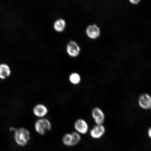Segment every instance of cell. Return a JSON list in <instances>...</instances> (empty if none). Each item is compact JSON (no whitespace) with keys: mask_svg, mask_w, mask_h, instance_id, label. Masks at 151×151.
Returning <instances> with one entry per match:
<instances>
[{"mask_svg":"<svg viewBox=\"0 0 151 151\" xmlns=\"http://www.w3.org/2000/svg\"><path fill=\"white\" fill-rule=\"evenodd\" d=\"M14 138L17 145L20 147H24L27 146L31 139V133L25 128H17L14 132Z\"/></svg>","mask_w":151,"mask_h":151,"instance_id":"cell-1","label":"cell"},{"mask_svg":"<svg viewBox=\"0 0 151 151\" xmlns=\"http://www.w3.org/2000/svg\"><path fill=\"white\" fill-rule=\"evenodd\" d=\"M34 127L37 134L43 136L51 131L52 126L50 120L44 118L37 119L35 123Z\"/></svg>","mask_w":151,"mask_h":151,"instance_id":"cell-2","label":"cell"},{"mask_svg":"<svg viewBox=\"0 0 151 151\" xmlns=\"http://www.w3.org/2000/svg\"><path fill=\"white\" fill-rule=\"evenodd\" d=\"M75 131L81 135H86L89 130V126L86 121L82 118L75 120L73 124Z\"/></svg>","mask_w":151,"mask_h":151,"instance_id":"cell-3","label":"cell"},{"mask_svg":"<svg viewBox=\"0 0 151 151\" xmlns=\"http://www.w3.org/2000/svg\"><path fill=\"white\" fill-rule=\"evenodd\" d=\"M91 115L96 125H103L105 117L104 113L101 108L94 107L91 111Z\"/></svg>","mask_w":151,"mask_h":151,"instance_id":"cell-4","label":"cell"},{"mask_svg":"<svg viewBox=\"0 0 151 151\" xmlns=\"http://www.w3.org/2000/svg\"><path fill=\"white\" fill-rule=\"evenodd\" d=\"M138 104L141 109L147 110L151 108V96L148 93H143L139 96Z\"/></svg>","mask_w":151,"mask_h":151,"instance_id":"cell-5","label":"cell"},{"mask_svg":"<svg viewBox=\"0 0 151 151\" xmlns=\"http://www.w3.org/2000/svg\"><path fill=\"white\" fill-rule=\"evenodd\" d=\"M33 114L39 118H44L49 112L48 107L44 104L39 103L35 105L32 109Z\"/></svg>","mask_w":151,"mask_h":151,"instance_id":"cell-6","label":"cell"},{"mask_svg":"<svg viewBox=\"0 0 151 151\" xmlns=\"http://www.w3.org/2000/svg\"><path fill=\"white\" fill-rule=\"evenodd\" d=\"M106 131V128L104 125H96L94 126L90 131L91 137L94 139H99L105 135Z\"/></svg>","mask_w":151,"mask_h":151,"instance_id":"cell-7","label":"cell"},{"mask_svg":"<svg viewBox=\"0 0 151 151\" xmlns=\"http://www.w3.org/2000/svg\"><path fill=\"white\" fill-rule=\"evenodd\" d=\"M67 49L68 54L72 57L77 56L80 51V47L76 42L73 41H70L68 43Z\"/></svg>","mask_w":151,"mask_h":151,"instance_id":"cell-8","label":"cell"},{"mask_svg":"<svg viewBox=\"0 0 151 151\" xmlns=\"http://www.w3.org/2000/svg\"><path fill=\"white\" fill-rule=\"evenodd\" d=\"M86 32L88 37L93 39L97 38L100 35L99 28L95 24L88 26L87 28Z\"/></svg>","mask_w":151,"mask_h":151,"instance_id":"cell-9","label":"cell"},{"mask_svg":"<svg viewBox=\"0 0 151 151\" xmlns=\"http://www.w3.org/2000/svg\"><path fill=\"white\" fill-rule=\"evenodd\" d=\"M11 73L10 68L6 64L0 65V79L5 80L9 76Z\"/></svg>","mask_w":151,"mask_h":151,"instance_id":"cell-10","label":"cell"},{"mask_svg":"<svg viewBox=\"0 0 151 151\" xmlns=\"http://www.w3.org/2000/svg\"><path fill=\"white\" fill-rule=\"evenodd\" d=\"M62 141L65 146L68 147H72V137L71 133H66L62 137Z\"/></svg>","mask_w":151,"mask_h":151,"instance_id":"cell-11","label":"cell"},{"mask_svg":"<svg viewBox=\"0 0 151 151\" xmlns=\"http://www.w3.org/2000/svg\"><path fill=\"white\" fill-rule=\"evenodd\" d=\"M65 22L63 19H60L56 21L54 25V29L57 31H63L65 28Z\"/></svg>","mask_w":151,"mask_h":151,"instance_id":"cell-12","label":"cell"},{"mask_svg":"<svg viewBox=\"0 0 151 151\" xmlns=\"http://www.w3.org/2000/svg\"><path fill=\"white\" fill-rule=\"evenodd\" d=\"M70 82L73 85H78L80 84L81 81L80 75L78 73H73L69 77Z\"/></svg>","mask_w":151,"mask_h":151,"instance_id":"cell-13","label":"cell"},{"mask_svg":"<svg viewBox=\"0 0 151 151\" xmlns=\"http://www.w3.org/2000/svg\"><path fill=\"white\" fill-rule=\"evenodd\" d=\"M72 137V147L76 146L80 142L82 139L81 135L76 131H73L70 133Z\"/></svg>","mask_w":151,"mask_h":151,"instance_id":"cell-14","label":"cell"},{"mask_svg":"<svg viewBox=\"0 0 151 151\" xmlns=\"http://www.w3.org/2000/svg\"><path fill=\"white\" fill-rule=\"evenodd\" d=\"M147 133H148L149 137L151 139V126L149 128L148 132H147Z\"/></svg>","mask_w":151,"mask_h":151,"instance_id":"cell-15","label":"cell"},{"mask_svg":"<svg viewBox=\"0 0 151 151\" xmlns=\"http://www.w3.org/2000/svg\"><path fill=\"white\" fill-rule=\"evenodd\" d=\"M130 1L132 3L134 4H137L138 3L139 1H139V0H137V1Z\"/></svg>","mask_w":151,"mask_h":151,"instance_id":"cell-16","label":"cell"},{"mask_svg":"<svg viewBox=\"0 0 151 151\" xmlns=\"http://www.w3.org/2000/svg\"><path fill=\"white\" fill-rule=\"evenodd\" d=\"M150 110H151V109H150Z\"/></svg>","mask_w":151,"mask_h":151,"instance_id":"cell-17","label":"cell"}]
</instances>
